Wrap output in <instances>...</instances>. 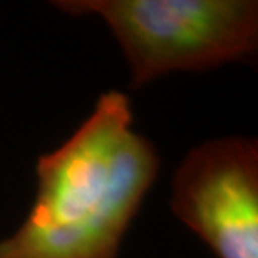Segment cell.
<instances>
[{
  "label": "cell",
  "mask_w": 258,
  "mask_h": 258,
  "mask_svg": "<svg viewBox=\"0 0 258 258\" xmlns=\"http://www.w3.org/2000/svg\"><path fill=\"white\" fill-rule=\"evenodd\" d=\"M161 159L134 129L131 99L106 91L59 148L35 164L37 189L0 258H119Z\"/></svg>",
  "instance_id": "cell-1"
},
{
  "label": "cell",
  "mask_w": 258,
  "mask_h": 258,
  "mask_svg": "<svg viewBox=\"0 0 258 258\" xmlns=\"http://www.w3.org/2000/svg\"><path fill=\"white\" fill-rule=\"evenodd\" d=\"M71 15H96L114 35L133 89L174 72L208 71L255 57V0H60Z\"/></svg>",
  "instance_id": "cell-2"
},
{
  "label": "cell",
  "mask_w": 258,
  "mask_h": 258,
  "mask_svg": "<svg viewBox=\"0 0 258 258\" xmlns=\"http://www.w3.org/2000/svg\"><path fill=\"white\" fill-rule=\"evenodd\" d=\"M171 211L216 258H258V143L226 136L193 148L171 183Z\"/></svg>",
  "instance_id": "cell-3"
}]
</instances>
